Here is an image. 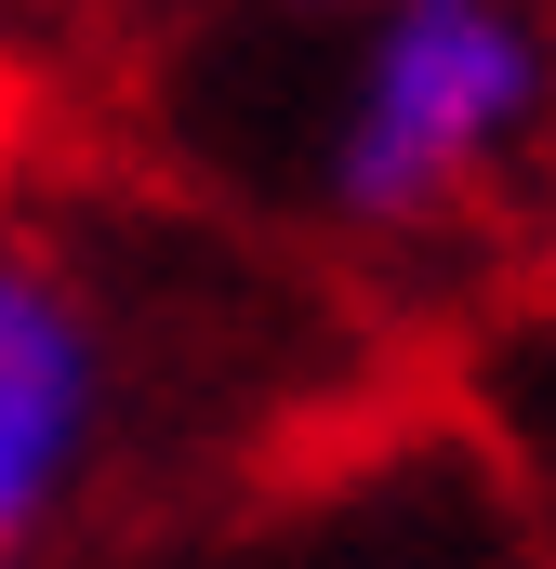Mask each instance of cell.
I'll return each instance as SVG.
<instances>
[{
  "mask_svg": "<svg viewBox=\"0 0 556 569\" xmlns=\"http://www.w3.org/2000/svg\"><path fill=\"white\" fill-rule=\"evenodd\" d=\"M556 133V13L544 0H398L345 27L305 199L345 239H424L477 212Z\"/></svg>",
  "mask_w": 556,
  "mask_h": 569,
  "instance_id": "6da1fadb",
  "label": "cell"
},
{
  "mask_svg": "<svg viewBox=\"0 0 556 569\" xmlns=\"http://www.w3.org/2000/svg\"><path fill=\"white\" fill-rule=\"evenodd\" d=\"M120 450V331L93 279L0 226V569H27Z\"/></svg>",
  "mask_w": 556,
  "mask_h": 569,
  "instance_id": "7a4b0ae2",
  "label": "cell"
},
{
  "mask_svg": "<svg viewBox=\"0 0 556 569\" xmlns=\"http://www.w3.org/2000/svg\"><path fill=\"white\" fill-rule=\"evenodd\" d=\"M278 13H318V27H358V13H398V0H278Z\"/></svg>",
  "mask_w": 556,
  "mask_h": 569,
  "instance_id": "3957f363",
  "label": "cell"
}]
</instances>
